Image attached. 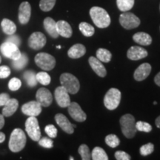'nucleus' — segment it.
Segmentation results:
<instances>
[{
    "mask_svg": "<svg viewBox=\"0 0 160 160\" xmlns=\"http://www.w3.org/2000/svg\"><path fill=\"white\" fill-rule=\"evenodd\" d=\"M90 16L95 25L99 28H105L111 24V17L102 8H91L90 10Z\"/></svg>",
    "mask_w": 160,
    "mask_h": 160,
    "instance_id": "nucleus-1",
    "label": "nucleus"
},
{
    "mask_svg": "<svg viewBox=\"0 0 160 160\" xmlns=\"http://www.w3.org/2000/svg\"><path fill=\"white\" fill-rule=\"evenodd\" d=\"M26 136L24 131L20 128H16L12 131L9 140V148L12 152L17 153L25 148Z\"/></svg>",
    "mask_w": 160,
    "mask_h": 160,
    "instance_id": "nucleus-2",
    "label": "nucleus"
},
{
    "mask_svg": "<svg viewBox=\"0 0 160 160\" xmlns=\"http://www.w3.org/2000/svg\"><path fill=\"white\" fill-rule=\"evenodd\" d=\"M120 125L122 133L125 137L131 139L134 137L137 130L136 128L135 118L131 114H125L120 118Z\"/></svg>",
    "mask_w": 160,
    "mask_h": 160,
    "instance_id": "nucleus-3",
    "label": "nucleus"
},
{
    "mask_svg": "<svg viewBox=\"0 0 160 160\" xmlns=\"http://www.w3.org/2000/svg\"><path fill=\"white\" fill-rule=\"evenodd\" d=\"M60 82L68 93L76 94L79 91L80 84L75 76L69 73H64L60 77Z\"/></svg>",
    "mask_w": 160,
    "mask_h": 160,
    "instance_id": "nucleus-4",
    "label": "nucleus"
},
{
    "mask_svg": "<svg viewBox=\"0 0 160 160\" xmlns=\"http://www.w3.org/2000/svg\"><path fill=\"white\" fill-rule=\"evenodd\" d=\"M121 101V92L117 88H111L104 98V105L111 111L117 108Z\"/></svg>",
    "mask_w": 160,
    "mask_h": 160,
    "instance_id": "nucleus-5",
    "label": "nucleus"
},
{
    "mask_svg": "<svg viewBox=\"0 0 160 160\" xmlns=\"http://www.w3.org/2000/svg\"><path fill=\"white\" fill-rule=\"evenodd\" d=\"M25 131L33 141H39L41 138V131L39 122L36 117H29L25 122Z\"/></svg>",
    "mask_w": 160,
    "mask_h": 160,
    "instance_id": "nucleus-6",
    "label": "nucleus"
},
{
    "mask_svg": "<svg viewBox=\"0 0 160 160\" xmlns=\"http://www.w3.org/2000/svg\"><path fill=\"white\" fill-rule=\"evenodd\" d=\"M34 60L38 67L45 71H51L56 65L55 58L47 53H39L36 55Z\"/></svg>",
    "mask_w": 160,
    "mask_h": 160,
    "instance_id": "nucleus-7",
    "label": "nucleus"
},
{
    "mask_svg": "<svg viewBox=\"0 0 160 160\" xmlns=\"http://www.w3.org/2000/svg\"><path fill=\"white\" fill-rule=\"evenodd\" d=\"M0 51L5 57L9 58L12 60L19 59L22 54L19 49V46L7 41L0 46Z\"/></svg>",
    "mask_w": 160,
    "mask_h": 160,
    "instance_id": "nucleus-8",
    "label": "nucleus"
},
{
    "mask_svg": "<svg viewBox=\"0 0 160 160\" xmlns=\"http://www.w3.org/2000/svg\"><path fill=\"white\" fill-rule=\"evenodd\" d=\"M119 22L124 28L131 30L136 28L140 25V19L133 13L125 12L120 15Z\"/></svg>",
    "mask_w": 160,
    "mask_h": 160,
    "instance_id": "nucleus-9",
    "label": "nucleus"
},
{
    "mask_svg": "<svg viewBox=\"0 0 160 160\" xmlns=\"http://www.w3.org/2000/svg\"><path fill=\"white\" fill-rule=\"evenodd\" d=\"M54 96L58 105L61 108H67L71 104L68 92L62 86H59L55 90Z\"/></svg>",
    "mask_w": 160,
    "mask_h": 160,
    "instance_id": "nucleus-10",
    "label": "nucleus"
},
{
    "mask_svg": "<svg viewBox=\"0 0 160 160\" xmlns=\"http://www.w3.org/2000/svg\"><path fill=\"white\" fill-rule=\"evenodd\" d=\"M46 37L41 32H34L28 39V45L33 50L42 49L46 44Z\"/></svg>",
    "mask_w": 160,
    "mask_h": 160,
    "instance_id": "nucleus-11",
    "label": "nucleus"
},
{
    "mask_svg": "<svg viewBox=\"0 0 160 160\" xmlns=\"http://www.w3.org/2000/svg\"><path fill=\"white\" fill-rule=\"evenodd\" d=\"M68 113L75 121L79 122H85L87 119V115L81 108L80 105L77 102H71L68 107Z\"/></svg>",
    "mask_w": 160,
    "mask_h": 160,
    "instance_id": "nucleus-12",
    "label": "nucleus"
},
{
    "mask_svg": "<svg viewBox=\"0 0 160 160\" xmlns=\"http://www.w3.org/2000/svg\"><path fill=\"white\" fill-rule=\"evenodd\" d=\"M22 111L24 114L29 117H37L41 113L42 105L37 101L29 102L22 105Z\"/></svg>",
    "mask_w": 160,
    "mask_h": 160,
    "instance_id": "nucleus-13",
    "label": "nucleus"
},
{
    "mask_svg": "<svg viewBox=\"0 0 160 160\" xmlns=\"http://www.w3.org/2000/svg\"><path fill=\"white\" fill-rule=\"evenodd\" d=\"M36 98L38 102L43 107H48L53 102V96L51 91L45 88H41L38 90Z\"/></svg>",
    "mask_w": 160,
    "mask_h": 160,
    "instance_id": "nucleus-14",
    "label": "nucleus"
},
{
    "mask_svg": "<svg viewBox=\"0 0 160 160\" xmlns=\"http://www.w3.org/2000/svg\"><path fill=\"white\" fill-rule=\"evenodd\" d=\"M31 15V7L29 2H23L21 3L19 9V22L25 25L29 22Z\"/></svg>",
    "mask_w": 160,
    "mask_h": 160,
    "instance_id": "nucleus-15",
    "label": "nucleus"
},
{
    "mask_svg": "<svg viewBox=\"0 0 160 160\" xmlns=\"http://www.w3.org/2000/svg\"><path fill=\"white\" fill-rule=\"evenodd\" d=\"M55 120L57 122V125L63 130L65 133L71 134L74 132V128L73 125L70 122V121L65 115L62 113H57L55 116Z\"/></svg>",
    "mask_w": 160,
    "mask_h": 160,
    "instance_id": "nucleus-16",
    "label": "nucleus"
},
{
    "mask_svg": "<svg viewBox=\"0 0 160 160\" xmlns=\"http://www.w3.org/2000/svg\"><path fill=\"white\" fill-rule=\"evenodd\" d=\"M148 56V52L143 48L139 46H132L127 52V57L131 60H139L145 58Z\"/></svg>",
    "mask_w": 160,
    "mask_h": 160,
    "instance_id": "nucleus-17",
    "label": "nucleus"
},
{
    "mask_svg": "<svg viewBox=\"0 0 160 160\" xmlns=\"http://www.w3.org/2000/svg\"><path fill=\"white\" fill-rule=\"evenodd\" d=\"M151 71V65L149 63H143L136 69L133 77L137 81H142L148 77Z\"/></svg>",
    "mask_w": 160,
    "mask_h": 160,
    "instance_id": "nucleus-18",
    "label": "nucleus"
},
{
    "mask_svg": "<svg viewBox=\"0 0 160 160\" xmlns=\"http://www.w3.org/2000/svg\"><path fill=\"white\" fill-rule=\"evenodd\" d=\"M89 65H91V68L100 77H105L107 74V71L105 66L102 65V62L97 59V57H91L88 59Z\"/></svg>",
    "mask_w": 160,
    "mask_h": 160,
    "instance_id": "nucleus-19",
    "label": "nucleus"
},
{
    "mask_svg": "<svg viewBox=\"0 0 160 160\" xmlns=\"http://www.w3.org/2000/svg\"><path fill=\"white\" fill-rule=\"evenodd\" d=\"M57 29L59 35L65 38H70L72 36V28L68 22L64 20H59L57 22Z\"/></svg>",
    "mask_w": 160,
    "mask_h": 160,
    "instance_id": "nucleus-20",
    "label": "nucleus"
},
{
    "mask_svg": "<svg viewBox=\"0 0 160 160\" xmlns=\"http://www.w3.org/2000/svg\"><path fill=\"white\" fill-rule=\"evenodd\" d=\"M44 28H45L47 33L51 37L56 39V38H57L59 36L57 29V22L52 18H45V20H44Z\"/></svg>",
    "mask_w": 160,
    "mask_h": 160,
    "instance_id": "nucleus-21",
    "label": "nucleus"
},
{
    "mask_svg": "<svg viewBox=\"0 0 160 160\" xmlns=\"http://www.w3.org/2000/svg\"><path fill=\"white\" fill-rule=\"evenodd\" d=\"M86 53L85 47L82 44H76L68 51V55L71 59H79L83 57Z\"/></svg>",
    "mask_w": 160,
    "mask_h": 160,
    "instance_id": "nucleus-22",
    "label": "nucleus"
},
{
    "mask_svg": "<svg viewBox=\"0 0 160 160\" xmlns=\"http://www.w3.org/2000/svg\"><path fill=\"white\" fill-rule=\"evenodd\" d=\"M2 110V115L5 117H11L17 111L19 106V102L16 99H10Z\"/></svg>",
    "mask_w": 160,
    "mask_h": 160,
    "instance_id": "nucleus-23",
    "label": "nucleus"
},
{
    "mask_svg": "<svg viewBox=\"0 0 160 160\" xmlns=\"http://www.w3.org/2000/svg\"><path fill=\"white\" fill-rule=\"evenodd\" d=\"M133 39L135 42L141 45H149L152 43V38L151 36L144 32H139L133 36Z\"/></svg>",
    "mask_w": 160,
    "mask_h": 160,
    "instance_id": "nucleus-24",
    "label": "nucleus"
},
{
    "mask_svg": "<svg viewBox=\"0 0 160 160\" xmlns=\"http://www.w3.org/2000/svg\"><path fill=\"white\" fill-rule=\"evenodd\" d=\"M2 28L5 33L8 35H12L17 31V26L14 22L8 19H4L1 23Z\"/></svg>",
    "mask_w": 160,
    "mask_h": 160,
    "instance_id": "nucleus-25",
    "label": "nucleus"
},
{
    "mask_svg": "<svg viewBox=\"0 0 160 160\" xmlns=\"http://www.w3.org/2000/svg\"><path fill=\"white\" fill-rule=\"evenodd\" d=\"M97 58L102 62H109L111 60L112 54L108 50L105 48H99L97 51Z\"/></svg>",
    "mask_w": 160,
    "mask_h": 160,
    "instance_id": "nucleus-26",
    "label": "nucleus"
},
{
    "mask_svg": "<svg viewBox=\"0 0 160 160\" xmlns=\"http://www.w3.org/2000/svg\"><path fill=\"white\" fill-rule=\"evenodd\" d=\"M79 28L80 30V31H81V33H82L85 37H91L94 34V32H95L94 28H93L92 25H90V24L85 22H81L79 24Z\"/></svg>",
    "mask_w": 160,
    "mask_h": 160,
    "instance_id": "nucleus-27",
    "label": "nucleus"
},
{
    "mask_svg": "<svg viewBox=\"0 0 160 160\" xmlns=\"http://www.w3.org/2000/svg\"><path fill=\"white\" fill-rule=\"evenodd\" d=\"M91 159L93 160H108V157L102 148L96 147L92 151Z\"/></svg>",
    "mask_w": 160,
    "mask_h": 160,
    "instance_id": "nucleus-28",
    "label": "nucleus"
},
{
    "mask_svg": "<svg viewBox=\"0 0 160 160\" xmlns=\"http://www.w3.org/2000/svg\"><path fill=\"white\" fill-rule=\"evenodd\" d=\"M28 62V58L27 54L25 53H22L21 56L19 59L13 60V68L17 70H22L27 65Z\"/></svg>",
    "mask_w": 160,
    "mask_h": 160,
    "instance_id": "nucleus-29",
    "label": "nucleus"
},
{
    "mask_svg": "<svg viewBox=\"0 0 160 160\" xmlns=\"http://www.w3.org/2000/svg\"><path fill=\"white\" fill-rule=\"evenodd\" d=\"M117 5L121 11H128L134 5V0H117Z\"/></svg>",
    "mask_w": 160,
    "mask_h": 160,
    "instance_id": "nucleus-30",
    "label": "nucleus"
},
{
    "mask_svg": "<svg viewBox=\"0 0 160 160\" xmlns=\"http://www.w3.org/2000/svg\"><path fill=\"white\" fill-rule=\"evenodd\" d=\"M36 73L32 71H26L24 73L23 77L25 79L26 82L30 87H34L37 84V79Z\"/></svg>",
    "mask_w": 160,
    "mask_h": 160,
    "instance_id": "nucleus-31",
    "label": "nucleus"
},
{
    "mask_svg": "<svg viewBox=\"0 0 160 160\" xmlns=\"http://www.w3.org/2000/svg\"><path fill=\"white\" fill-rule=\"evenodd\" d=\"M55 4L56 0H40L39 8L42 11L48 12L53 9Z\"/></svg>",
    "mask_w": 160,
    "mask_h": 160,
    "instance_id": "nucleus-32",
    "label": "nucleus"
},
{
    "mask_svg": "<svg viewBox=\"0 0 160 160\" xmlns=\"http://www.w3.org/2000/svg\"><path fill=\"white\" fill-rule=\"evenodd\" d=\"M37 79L38 82L43 85H48L51 83V79L49 74H48L46 72H39L37 75Z\"/></svg>",
    "mask_w": 160,
    "mask_h": 160,
    "instance_id": "nucleus-33",
    "label": "nucleus"
},
{
    "mask_svg": "<svg viewBox=\"0 0 160 160\" xmlns=\"http://www.w3.org/2000/svg\"><path fill=\"white\" fill-rule=\"evenodd\" d=\"M78 152L81 156L82 159L83 160H89L91 159V152H90L89 148L88 147V145H81L79 146V149H78Z\"/></svg>",
    "mask_w": 160,
    "mask_h": 160,
    "instance_id": "nucleus-34",
    "label": "nucleus"
},
{
    "mask_svg": "<svg viewBox=\"0 0 160 160\" xmlns=\"http://www.w3.org/2000/svg\"><path fill=\"white\" fill-rule=\"evenodd\" d=\"M105 142L109 147L114 148H117L119 145L120 141L117 136H116L115 134H109L105 138Z\"/></svg>",
    "mask_w": 160,
    "mask_h": 160,
    "instance_id": "nucleus-35",
    "label": "nucleus"
},
{
    "mask_svg": "<svg viewBox=\"0 0 160 160\" xmlns=\"http://www.w3.org/2000/svg\"><path fill=\"white\" fill-rule=\"evenodd\" d=\"M136 128H137V131L145 132V133H149L152 131V126L149 123L142 121H139L136 122Z\"/></svg>",
    "mask_w": 160,
    "mask_h": 160,
    "instance_id": "nucleus-36",
    "label": "nucleus"
},
{
    "mask_svg": "<svg viewBox=\"0 0 160 160\" xmlns=\"http://www.w3.org/2000/svg\"><path fill=\"white\" fill-rule=\"evenodd\" d=\"M153 150H154V145H153L152 143H148L145 144L142 146L140 148L139 151H140V154L142 156H148L150 154H151L153 153Z\"/></svg>",
    "mask_w": 160,
    "mask_h": 160,
    "instance_id": "nucleus-37",
    "label": "nucleus"
},
{
    "mask_svg": "<svg viewBox=\"0 0 160 160\" xmlns=\"http://www.w3.org/2000/svg\"><path fill=\"white\" fill-rule=\"evenodd\" d=\"M22 86V82L18 78H13L10 80L8 83L9 89L12 91H18Z\"/></svg>",
    "mask_w": 160,
    "mask_h": 160,
    "instance_id": "nucleus-38",
    "label": "nucleus"
},
{
    "mask_svg": "<svg viewBox=\"0 0 160 160\" xmlns=\"http://www.w3.org/2000/svg\"><path fill=\"white\" fill-rule=\"evenodd\" d=\"M39 145L45 148H51L53 146V140L48 137H42L39 140Z\"/></svg>",
    "mask_w": 160,
    "mask_h": 160,
    "instance_id": "nucleus-39",
    "label": "nucleus"
},
{
    "mask_svg": "<svg viewBox=\"0 0 160 160\" xmlns=\"http://www.w3.org/2000/svg\"><path fill=\"white\" fill-rule=\"evenodd\" d=\"M45 133L50 138H56L57 136V129L53 125H48L45 128Z\"/></svg>",
    "mask_w": 160,
    "mask_h": 160,
    "instance_id": "nucleus-40",
    "label": "nucleus"
},
{
    "mask_svg": "<svg viewBox=\"0 0 160 160\" xmlns=\"http://www.w3.org/2000/svg\"><path fill=\"white\" fill-rule=\"evenodd\" d=\"M11 74V69L6 65L0 66V79H5Z\"/></svg>",
    "mask_w": 160,
    "mask_h": 160,
    "instance_id": "nucleus-41",
    "label": "nucleus"
},
{
    "mask_svg": "<svg viewBox=\"0 0 160 160\" xmlns=\"http://www.w3.org/2000/svg\"><path fill=\"white\" fill-rule=\"evenodd\" d=\"M115 157L117 160H130L131 156L125 151H118L115 153Z\"/></svg>",
    "mask_w": 160,
    "mask_h": 160,
    "instance_id": "nucleus-42",
    "label": "nucleus"
},
{
    "mask_svg": "<svg viewBox=\"0 0 160 160\" xmlns=\"http://www.w3.org/2000/svg\"><path fill=\"white\" fill-rule=\"evenodd\" d=\"M6 41L15 44V45L17 46L20 45V44H21V39H20L19 37H18L17 35H13V34L10 35V37H8V39Z\"/></svg>",
    "mask_w": 160,
    "mask_h": 160,
    "instance_id": "nucleus-43",
    "label": "nucleus"
},
{
    "mask_svg": "<svg viewBox=\"0 0 160 160\" xmlns=\"http://www.w3.org/2000/svg\"><path fill=\"white\" fill-rule=\"evenodd\" d=\"M11 99L8 93H1L0 94V106H4Z\"/></svg>",
    "mask_w": 160,
    "mask_h": 160,
    "instance_id": "nucleus-44",
    "label": "nucleus"
},
{
    "mask_svg": "<svg viewBox=\"0 0 160 160\" xmlns=\"http://www.w3.org/2000/svg\"><path fill=\"white\" fill-rule=\"evenodd\" d=\"M154 82L158 86H159V87H160V72H159V73H158L157 76L155 77Z\"/></svg>",
    "mask_w": 160,
    "mask_h": 160,
    "instance_id": "nucleus-45",
    "label": "nucleus"
},
{
    "mask_svg": "<svg viewBox=\"0 0 160 160\" xmlns=\"http://www.w3.org/2000/svg\"><path fill=\"white\" fill-rule=\"evenodd\" d=\"M4 125H5V119H4V116L0 114V129L2 128Z\"/></svg>",
    "mask_w": 160,
    "mask_h": 160,
    "instance_id": "nucleus-46",
    "label": "nucleus"
},
{
    "mask_svg": "<svg viewBox=\"0 0 160 160\" xmlns=\"http://www.w3.org/2000/svg\"><path fill=\"white\" fill-rule=\"evenodd\" d=\"M5 139V135L2 132H0V143L3 142Z\"/></svg>",
    "mask_w": 160,
    "mask_h": 160,
    "instance_id": "nucleus-47",
    "label": "nucleus"
},
{
    "mask_svg": "<svg viewBox=\"0 0 160 160\" xmlns=\"http://www.w3.org/2000/svg\"><path fill=\"white\" fill-rule=\"evenodd\" d=\"M155 124L158 128H160V116L157 118V119H156L155 121Z\"/></svg>",
    "mask_w": 160,
    "mask_h": 160,
    "instance_id": "nucleus-48",
    "label": "nucleus"
},
{
    "mask_svg": "<svg viewBox=\"0 0 160 160\" xmlns=\"http://www.w3.org/2000/svg\"><path fill=\"white\" fill-rule=\"evenodd\" d=\"M57 49H60V48H61V46H60V45L57 46Z\"/></svg>",
    "mask_w": 160,
    "mask_h": 160,
    "instance_id": "nucleus-49",
    "label": "nucleus"
},
{
    "mask_svg": "<svg viewBox=\"0 0 160 160\" xmlns=\"http://www.w3.org/2000/svg\"><path fill=\"white\" fill-rule=\"evenodd\" d=\"M157 102H153V105H157Z\"/></svg>",
    "mask_w": 160,
    "mask_h": 160,
    "instance_id": "nucleus-50",
    "label": "nucleus"
},
{
    "mask_svg": "<svg viewBox=\"0 0 160 160\" xmlns=\"http://www.w3.org/2000/svg\"><path fill=\"white\" fill-rule=\"evenodd\" d=\"M70 159H71V160H72V159H73V157H71V158H70Z\"/></svg>",
    "mask_w": 160,
    "mask_h": 160,
    "instance_id": "nucleus-51",
    "label": "nucleus"
},
{
    "mask_svg": "<svg viewBox=\"0 0 160 160\" xmlns=\"http://www.w3.org/2000/svg\"><path fill=\"white\" fill-rule=\"evenodd\" d=\"M1 62H2V58L0 57V63H1Z\"/></svg>",
    "mask_w": 160,
    "mask_h": 160,
    "instance_id": "nucleus-52",
    "label": "nucleus"
}]
</instances>
